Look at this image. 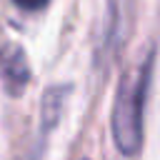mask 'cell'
Here are the masks:
<instances>
[{
  "label": "cell",
  "mask_w": 160,
  "mask_h": 160,
  "mask_svg": "<svg viewBox=\"0 0 160 160\" xmlns=\"http://www.w3.org/2000/svg\"><path fill=\"white\" fill-rule=\"evenodd\" d=\"M150 78H152V52H148L142 60L130 65L118 82L110 125H112L115 148L125 158H135L142 148V115H145Z\"/></svg>",
  "instance_id": "6da1fadb"
},
{
  "label": "cell",
  "mask_w": 160,
  "mask_h": 160,
  "mask_svg": "<svg viewBox=\"0 0 160 160\" xmlns=\"http://www.w3.org/2000/svg\"><path fill=\"white\" fill-rule=\"evenodd\" d=\"M0 78L10 95H20L30 82V65L25 60V52L12 42L0 48Z\"/></svg>",
  "instance_id": "7a4b0ae2"
},
{
  "label": "cell",
  "mask_w": 160,
  "mask_h": 160,
  "mask_svg": "<svg viewBox=\"0 0 160 160\" xmlns=\"http://www.w3.org/2000/svg\"><path fill=\"white\" fill-rule=\"evenodd\" d=\"M65 92H68V88H52V90H48V92H45L42 110H40V120L45 122V128H52V125H55V120L60 118Z\"/></svg>",
  "instance_id": "3957f363"
},
{
  "label": "cell",
  "mask_w": 160,
  "mask_h": 160,
  "mask_svg": "<svg viewBox=\"0 0 160 160\" xmlns=\"http://www.w3.org/2000/svg\"><path fill=\"white\" fill-rule=\"evenodd\" d=\"M12 2L25 12H35V10H42L48 5V0H12Z\"/></svg>",
  "instance_id": "277c9868"
}]
</instances>
